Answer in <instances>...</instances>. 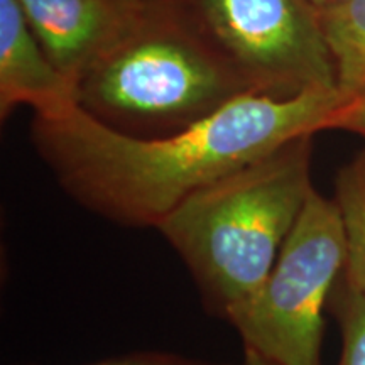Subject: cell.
I'll return each mask as SVG.
<instances>
[{"instance_id":"cell-1","label":"cell","mask_w":365,"mask_h":365,"mask_svg":"<svg viewBox=\"0 0 365 365\" xmlns=\"http://www.w3.org/2000/svg\"><path fill=\"white\" fill-rule=\"evenodd\" d=\"M341 103L336 90L291 100L249 93L188 129L153 139L108 129L76 105L59 115H34L31 140L80 207L122 227L158 228L222 176L294 137L325 130Z\"/></svg>"},{"instance_id":"cell-9","label":"cell","mask_w":365,"mask_h":365,"mask_svg":"<svg viewBox=\"0 0 365 365\" xmlns=\"http://www.w3.org/2000/svg\"><path fill=\"white\" fill-rule=\"evenodd\" d=\"M333 200L345 234L346 261L341 277L365 294V149L336 173Z\"/></svg>"},{"instance_id":"cell-12","label":"cell","mask_w":365,"mask_h":365,"mask_svg":"<svg viewBox=\"0 0 365 365\" xmlns=\"http://www.w3.org/2000/svg\"><path fill=\"white\" fill-rule=\"evenodd\" d=\"M88 365H218L203 362V360L181 357L175 354H161V352H139L129 354L124 357H113L100 362L88 364Z\"/></svg>"},{"instance_id":"cell-7","label":"cell","mask_w":365,"mask_h":365,"mask_svg":"<svg viewBox=\"0 0 365 365\" xmlns=\"http://www.w3.org/2000/svg\"><path fill=\"white\" fill-rule=\"evenodd\" d=\"M21 105L34 115H59L76 107V83L44 53L17 0H0V118Z\"/></svg>"},{"instance_id":"cell-14","label":"cell","mask_w":365,"mask_h":365,"mask_svg":"<svg viewBox=\"0 0 365 365\" xmlns=\"http://www.w3.org/2000/svg\"><path fill=\"white\" fill-rule=\"evenodd\" d=\"M312 2L317 6L318 9H327V7H331V6H336V4L344 2V0H312Z\"/></svg>"},{"instance_id":"cell-11","label":"cell","mask_w":365,"mask_h":365,"mask_svg":"<svg viewBox=\"0 0 365 365\" xmlns=\"http://www.w3.org/2000/svg\"><path fill=\"white\" fill-rule=\"evenodd\" d=\"M325 130H345L365 139V97L344 103L328 118Z\"/></svg>"},{"instance_id":"cell-13","label":"cell","mask_w":365,"mask_h":365,"mask_svg":"<svg viewBox=\"0 0 365 365\" xmlns=\"http://www.w3.org/2000/svg\"><path fill=\"white\" fill-rule=\"evenodd\" d=\"M240 365H274V364L267 362V360H264L262 357H259V355L249 352V350H245L244 360H242Z\"/></svg>"},{"instance_id":"cell-8","label":"cell","mask_w":365,"mask_h":365,"mask_svg":"<svg viewBox=\"0 0 365 365\" xmlns=\"http://www.w3.org/2000/svg\"><path fill=\"white\" fill-rule=\"evenodd\" d=\"M318 11L341 102L365 97V0H344Z\"/></svg>"},{"instance_id":"cell-10","label":"cell","mask_w":365,"mask_h":365,"mask_svg":"<svg viewBox=\"0 0 365 365\" xmlns=\"http://www.w3.org/2000/svg\"><path fill=\"white\" fill-rule=\"evenodd\" d=\"M330 308L339 319L341 354L336 365H365V294L344 277L336 281Z\"/></svg>"},{"instance_id":"cell-4","label":"cell","mask_w":365,"mask_h":365,"mask_svg":"<svg viewBox=\"0 0 365 365\" xmlns=\"http://www.w3.org/2000/svg\"><path fill=\"white\" fill-rule=\"evenodd\" d=\"M345 261L339 207L313 190L266 279L223 319L267 362L322 365L323 314Z\"/></svg>"},{"instance_id":"cell-2","label":"cell","mask_w":365,"mask_h":365,"mask_svg":"<svg viewBox=\"0 0 365 365\" xmlns=\"http://www.w3.org/2000/svg\"><path fill=\"white\" fill-rule=\"evenodd\" d=\"M249 93V81L188 0L144 2L76 81L81 110L143 139L188 129Z\"/></svg>"},{"instance_id":"cell-5","label":"cell","mask_w":365,"mask_h":365,"mask_svg":"<svg viewBox=\"0 0 365 365\" xmlns=\"http://www.w3.org/2000/svg\"><path fill=\"white\" fill-rule=\"evenodd\" d=\"M188 2L254 93L291 100L336 90L335 65L312 0Z\"/></svg>"},{"instance_id":"cell-6","label":"cell","mask_w":365,"mask_h":365,"mask_svg":"<svg viewBox=\"0 0 365 365\" xmlns=\"http://www.w3.org/2000/svg\"><path fill=\"white\" fill-rule=\"evenodd\" d=\"M44 53L76 83L148 0H17Z\"/></svg>"},{"instance_id":"cell-3","label":"cell","mask_w":365,"mask_h":365,"mask_svg":"<svg viewBox=\"0 0 365 365\" xmlns=\"http://www.w3.org/2000/svg\"><path fill=\"white\" fill-rule=\"evenodd\" d=\"M314 135L294 137L222 176L159 223L212 314L225 318L272 269L314 190Z\"/></svg>"}]
</instances>
